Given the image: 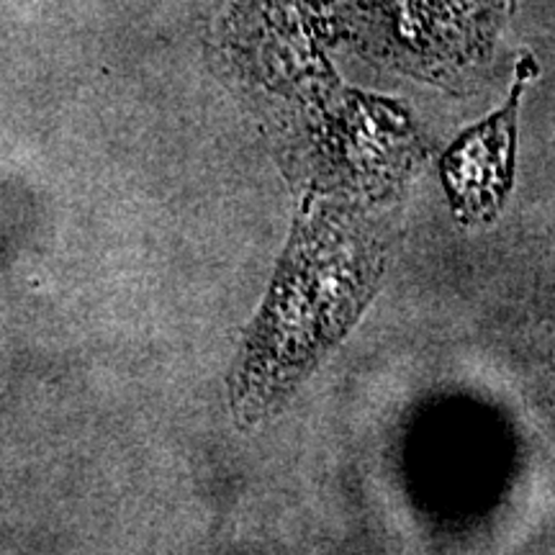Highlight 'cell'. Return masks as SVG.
Returning <instances> with one entry per match:
<instances>
[{"label":"cell","mask_w":555,"mask_h":555,"mask_svg":"<svg viewBox=\"0 0 555 555\" xmlns=\"http://www.w3.org/2000/svg\"><path fill=\"white\" fill-rule=\"evenodd\" d=\"M378 253L352 227L301 219L234 376L242 420L273 414L350 330L376 288Z\"/></svg>","instance_id":"6da1fadb"},{"label":"cell","mask_w":555,"mask_h":555,"mask_svg":"<svg viewBox=\"0 0 555 555\" xmlns=\"http://www.w3.org/2000/svg\"><path fill=\"white\" fill-rule=\"evenodd\" d=\"M380 50L414 69L476 57L502 0H358Z\"/></svg>","instance_id":"7a4b0ae2"},{"label":"cell","mask_w":555,"mask_h":555,"mask_svg":"<svg viewBox=\"0 0 555 555\" xmlns=\"http://www.w3.org/2000/svg\"><path fill=\"white\" fill-rule=\"evenodd\" d=\"M527 67L530 65L519 69L509 103L491 119L466 131L448 150L442 178H446L450 204L461 219H489L502 206L512 172L517 103L530 75Z\"/></svg>","instance_id":"3957f363"}]
</instances>
